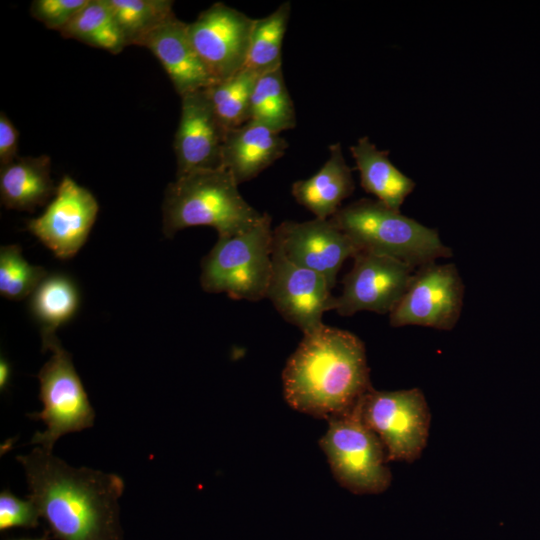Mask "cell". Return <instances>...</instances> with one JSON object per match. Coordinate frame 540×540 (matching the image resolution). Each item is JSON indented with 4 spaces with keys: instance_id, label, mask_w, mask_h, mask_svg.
Segmentation results:
<instances>
[{
    "instance_id": "1",
    "label": "cell",
    "mask_w": 540,
    "mask_h": 540,
    "mask_svg": "<svg viewBox=\"0 0 540 540\" xmlns=\"http://www.w3.org/2000/svg\"><path fill=\"white\" fill-rule=\"evenodd\" d=\"M29 495L59 540H122L118 499L123 479L87 467L74 468L42 447L18 456Z\"/></svg>"
},
{
    "instance_id": "2",
    "label": "cell",
    "mask_w": 540,
    "mask_h": 540,
    "mask_svg": "<svg viewBox=\"0 0 540 540\" xmlns=\"http://www.w3.org/2000/svg\"><path fill=\"white\" fill-rule=\"evenodd\" d=\"M282 382L286 402L299 412L327 420L346 413L372 388L364 343L324 325L303 335Z\"/></svg>"
},
{
    "instance_id": "3",
    "label": "cell",
    "mask_w": 540,
    "mask_h": 540,
    "mask_svg": "<svg viewBox=\"0 0 540 540\" xmlns=\"http://www.w3.org/2000/svg\"><path fill=\"white\" fill-rule=\"evenodd\" d=\"M263 215L242 197L222 167L176 177L164 192L163 233L168 238L200 225L215 228L218 238L231 237L252 228Z\"/></svg>"
},
{
    "instance_id": "4",
    "label": "cell",
    "mask_w": 540,
    "mask_h": 540,
    "mask_svg": "<svg viewBox=\"0 0 540 540\" xmlns=\"http://www.w3.org/2000/svg\"><path fill=\"white\" fill-rule=\"evenodd\" d=\"M352 241L358 252H370L400 260L417 269L451 249L435 229L404 216L380 201L362 198L341 207L331 218Z\"/></svg>"
},
{
    "instance_id": "5",
    "label": "cell",
    "mask_w": 540,
    "mask_h": 540,
    "mask_svg": "<svg viewBox=\"0 0 540 540\" xmlns=\"http://www.w3.org/2000/svg\"><path fill=\"white\" fill-rule=\"evenodd\" d=\"M271 222V216L264 213L249 230L218 238L201 262L202 289L225 293L235 300L256 302L266 298L274 247Z\"/></svg>"
},
{
    "instance_id": "6",
    "label": "cell",
    "mask_w": 540,
    "mask_h": 540,
    "mask_svg": "<svg viewBox=\"0 0 540 540\" xmlns=\"http://www.w3.org/2000/svg\"><path fill=\"white\" fill-rule=\"evenodd\" d=\"M328 423L319 443L339 484L359 495L385 491L392 479L389 460L382 442L362 417L360 401Z\"/></svg>"
},
{
    "instance_id": "7",
    "label": "cell",
    "mask_w": 540,
    "mask_h": 540,
    "mask_svg": "<svg viewBox=\"0 0 540 540\" xmlns=\"http://www.w3.org/2000/svg\"><path fill=\"white\" fill-rule=\"evenodd\" d=\"M50 350L52 356L37 374L40 383V412L29 414L42 420L44 432H36L30 444L52 451L56 441L65 434L93 426L95 412L78 376L72 358L58 341Z\"/></svg>"
},
{
    "instance_id": "8",
    "label": "cell",
    "mask_w": 540,
    "mask_h": 540,
    "mask_svg": "<svg viewBox=\"0 0 540 540\" xmlns=\"http://www.w3.org/2000/svg\"><path fill=\"white\" fill-rule=\"evenodd\" d=\"M365 423L382 442L389 462H413L424 450L430 412L418 388L377 391L371 388L360 400Z\"/></svg>"
},
{
    "instance_id": "9",
    "label": "cell",
    "mask_w": 540,
    "mask_h": 540,
    "mask_svg": "<svg viewBox=\"0 0 540 540\" xmlns=\"http://www.w3.org/2000/svg\"><path fill=\"white\" fill-rule=\"evenodd\" d=\"M463 299L464 285L456 265L431 262L416 269L389 322L393 327L451 330L460 318Z\"/></svg>"
},
{
    "instance_id": "10",
    "label": "cell",
    "mask_w": 540,
    "mask_h": 540,
    "mask_svg": "<svg viewBox=\"0 0 540 540\" xmlns=\"http://www.w3.org/2000/svg\"><path fill=\"white\" fill-rule=\"evenodd\" d=\"M352 269L342 280L334 310L343 317L360 311L391 313L406 292L416 271L392 257L358 252Z\"/></svg>"
},
{
    "instance_id": "11",
    "label": "cell",
    "mask_w": 540,
    "mask_h": 540,
    "mask_svg": "<svg viewBox=\"0 0 540 540\" xmlns=\"http://www.w3.org/2000/svg\"><path fill=\"white\" fill-rule=\"evenodd\" d=\"M331 290L324 276L291 262L274 242L266 298L284 320L298 327L303 335L319 330L325 325L324 313L334 310Z\"/></svg>"
},
{
    "instance_id": "12",
    "label": "cell",
    "mask_w": 540,
    "mask_h": 540,
    "mask_svg": "<svg viewBox=\"0 0 540 540\" xmlns=\"http://www.w3.org/2000/svg\"><path fill=\"white\" fill-rule=\"evenodd\" d=\"M254 21L217 2L188 23L191 42L215 81L229 78L245 67Z\"/></svg>"
},
{
    "instance_id": "13",
    "label": "cell",
    "mask_w": 540,
    "mask_h": 540,
    "mask_svg": "<svg viewBox=\"0 0 540 540\" xmlns=\"http://www.w3.org/2000/svg\"><path fill=\"white\" fill-rule=\"evenodd\" d=\"M98 210L94 195L66 175L43 214L27 222V230L56 257L69 259L85 244Z\"/></svg>"
},
{
    "instance_id": "14",
    "label": "cell",
    "mask_w": 540,
    "mask_h": 540,
    "mask_svg": "<svg viewBox=\"0 0 540 540\" xmlns=\"http://www.w3.org/2000/svg\"><path fill=\"white\" fill-rule=\"evenodd\" d=\"M273 236L291 262L321 274L332 289L344 261L358 253L331 219L286 220L274 229Z\"/></svg>"
},
{
    "instance_id": "15",
    "label": "cell",
    "mask_w": 540,
    "mask_h": 540,
    "mask_svg": "<svg viewBox=\"0 0 540 540\" xmlns=\"http://www.w3.org/2000/svg\"><path fill=\"white\" fill-rule=\"evenodd\" d=\"M226 132L205 90L183 95L173 145L177 161L176 177L221 168Z\"/></svg>"
},
{
    "instance_id": "16",
    "label": "cell",
    "mask_w": 540,
    "mask_h": 540,
    "mask_svg": "<svg viewBox=\"0 0 540 540\" xmlns=\"http://www.w3.org/2000/svg\"><path fill=\"white\" fill-rule=\"evenodd\" d=\"M187 25L174 14L140 45L159 60L180 97L204 90L216 82L196 52Z\"/></svg>"
},
{
    "instance_id": "17",
    "label": "cell",
    "mask_w": 540,
    "mask_h": 540,
    "mask_svg": "<svg viewBox=\"0 0 540 540\" xmlns=\"http://www.w3.org/2000/svg\"><path fill=\"white\" fill-rule=\"evenodd\" d=\"M287 141L271 129L248 121L226 132L221 162L237 184L250 181L281 158Z\"/></svg>"
},
{
    "instance_id": "18",
    "label": "cell",
    "mask_w": 540,
    "mask_h": 540,
    "mask_svg": "<svg viewBox=\"0 0 540 540\" xmlns=\"http://www.w3.org/2000/svg\"><path fill=\"white\" fill-rule=\"evenodd\" d=\"M329 152V158L313 176L295 181L291 189L295 200L319 219H330L355 189L341 144L330 145Z\"/></svg>"
},
{
    "instance_id": "19",
    "label": "cell",
    "mask_w": 540,
    "mask_h": 540,
    "mask_svg": "<svg viewBox=\"0 0 540 540\" xmlns=\"http://www.w3.org/2000/svg\"><path fill=\"white\" fill-rule=\"evenodd\" d=\"M56 192L47 155L18 156L0 166L1 202L8 209L32 212L45 205Z\"/></svg>"
},
{
    "instance_id": "20",
    "label": "cell",
    "mask_w": 540,
    "mask_h": 540,
    "mask_svg": "<svg viewBox=\"0 0 540 540\" xmlns=\"http://www.w3.org/2000/svg\"><path fill=\"white\" fill-rule=\"evenodd\" d=\"M363 189L387 207L400 211L415 182L398 170L389 160L388 150H379L367 136L350 147Z\"/></svg>"
},
{
    "instance_id": "21",
    "label": "cell",
    "mask_w": 540,
    "mask_h": 540,
    "mask_svg": "<svg viewBox=\"0 0 540 540\" xmlns=\"http://www.w3.org/2000/svg\"><path fill=\"white\" fill-rule=\"evenodd\" d=\"M79 303L75 282L62 273L48 274L32 293L30 313L40 328L44 352L59 341L56 330L73 318Z\"/></svg>"
},
{
    "instance_id": "22",
    "label": "cell",
    "mask_w": 540,
    "mask_h": 540,
    "mask_svg": "<svg viewBox=\"0 0 540 540\" xmlns=\"http://www.w3.org/2000/svg\"><path fill=\"white\" fill-rule=\"evenodd\" d=\"M249 121L279 134L295 127L294 104L284 81L282 67L258 76L251 98Z\"/></svg>"
},
{
    "instance_id": "23",
    "label": "cell",
    "mask_w": 540,
    "mask_h": 540,
    "mask_svg": "<svg viewBox=\"0 0 540 540\" xmlns=\"http://www.w3.org/2000/svg\"><path fill=\"white\" fill-rule=\"evenodd\" d=\"M60 34L113 54L126 47L107 0H89Z\"/></svg>"
},
{
    "instance_id": "24",
    "label": "cell",
    "mask_w": 540,
    "mask_h": 540,
    "mask_svg": "<svg viewBox=\"0 0 540 540\" xmlns=\"http://www.w3.org/2000/svg\"><path fill=\"white\" fill-rule=\"evenodd\" d=\"M258 76L244 67L204 89L218 120L227 131L250 120L251 98Z\"/></svg>"
},
{
    "instance_id": "25",
    "label": "cell",
    "mask_w": 540,
    "mask_h": 540,
    "mask_svg": "<svg viewBox=\"0 0 540 540\" xmlns=\"http://www.w3.org/2000/svg\"><path fill=\"white\" fill-rule=\"evenodd\" d=\"M291 13L289 1L266 17L255 19L245 68L263 74L282 67V44Z\"/></svg>"
},
{
    "instance_id": "26",
    "label": "cell",
    "mask_w": 540,
    "mask_h": 540,
    "mask_svg": "<svg viewBox=\"0 0 540 540\" xmlns=\"http://www.w3.org/2000/svg\"><path fill=\"white\" fill-rule=\"evenodd\" d=\"M126 46L138 45L174 15L171 0H107Z\"/></svg>"
},
{
    "instance_id": "27",
    "label": "cell",
    "mask_w": 540,
    "mask_h": 540,
    "mask_svg": "<svg viewBox=\"0 0 540 540\" xmlns=\"http://www.w3.org/2000/svg\"><path fill=\"white\" fill-rule=\"evenodd\" d=\"M41 266L29 264L22 255L19 245L0 248V294L13 301H20L36 290L47 277Z\"/></svg>"
},
{
    "instance_id": "28",
    "label": "cell",
    "mask_w": 540,
    "mask_h": 540,
    "mask_svg": "<svg viewBox=\"0 0 540 540\" xmlns=\"http://www.w3.org/2000/svg\"><path fill=\"white\" fill-rule=\"evenodd\" d=\"M89 0H34L31 15L48 29L61 32L88 4Z\"/></svg>"
},
{
    "instance_id": "29",
    "label": "cell",
    "mask_w": 540,
    "mask_h": 540,
    "mask_svg": "<svg viewBox=\"0 0 540 540\" xmlns=\"http://www.w3.org/2000/svg\"><path fill=\"white\" fill-rule=\"evenodd\" d=\"M39 511L27 498H17L8 490L0 493V531L13 528H35L39 525Z\"/></svg>"
},
{
    "instance_id": "30",
    "label": "cell",
    "mask_w": 540,
    "mask_h": 540,
    "mask_svg": "<svg viewBox=\"0 0 540 540\" xmlns=\"http://www.w3.org/2000/svg\"><path fill=\"white\" fill-rule=\"evenodd\" d=\"M18 139L19 132L7 117L1 111L0 113V166L5 165L18 157Z\"/></svg>"
},
{
    "instance_id": "31",
    "label": "cell",
    "mask_w": 540,
    "mask_h": 540,
    "mask_svg": "<svg viewBox=\"0 0 540 540\" xmlns=\"http://www.w3.org/2000/svg\"><path fill=\"white\" fill-rule=\"evenodd\" d=\"M11 376V367L8 361L1 357L0 359V388L1 390H5L9 384Z\"/></svg>"
},
{
    "instance_id": "32",
    "label": "cell",
    "mask_w": 540,
    "mask_h": 540,
    "mask_svg": "<svg viewBox=\"0 0 540 540\" xmlns=\"http://www.w3.org/2000/svg\"><path fill=\"white\" fill-rule=\"evenodd\" d=\"M49 539V531H46L45 534L38 539H19V540H48Z\"/></svg>"
}]
</instances>
